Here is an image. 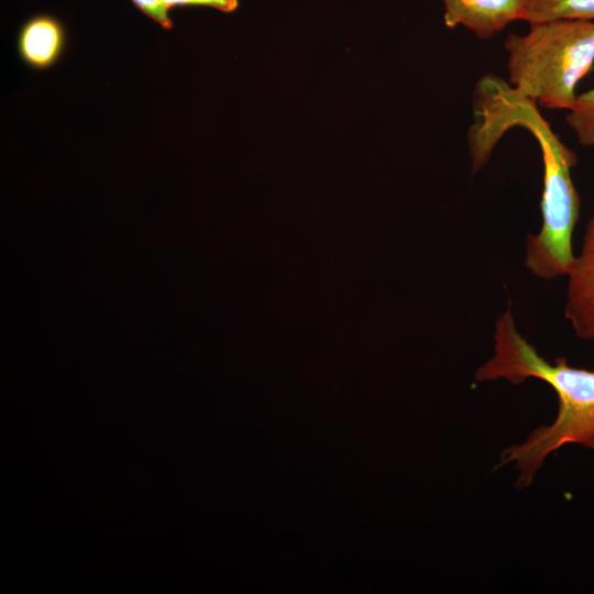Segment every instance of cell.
Returning a JSON list of instances; mask_svg holds the SVG:
<instances>
[{"mask_svg": "<svg viewBox=\"0 0 594 594\" xmlns=\"http://www.w3.org/2000/svg\"><path fill=\"white\" fill-rule=\"evenodd\" d=\"M472 105L474 122L466 141L474 166L487 164L509 129L522 128L538 142L543 165L541 226L537 233L526 237L524 262L540 279L565 276L575 258L572 239L581 211L571 175L578 164L575 152L561 141L534 100L495 74L477 80Z\"/></svg>", "mask_w": 594, "mask_h": 594, "instance_id": "1", "label": "cell"}, {"mask_svg": "<svg viewBox=\"0 0 594 594\" xmlns=\"http://www.w3.org/2000/svg\"><path fill=\"white\" fill-rule=\"evenodd\" d=\"M494 355L475 372L476 382L506 380L515 385L536 378L559 399L551 425L536 429L522 443L506 449L501 465L515 463L518 484L528 486L547 455L568 443L594 449V371L573 367L565 358L550 363L517 329L509 302L494 328Z\"/></svg>", "mask_w": 594, "mask_h": 594, "instance_id": "2", "label": "cell"}, {"mask_svg": "<svg viewBox=\"0 0 594 594\" xmlns=\"http://www.w3.org/2000/svg\"><path fill=\"white\" fill-rule=\"evenodd\" d=\"M504 47L508 82L538 107L568 111L594 67V20L532 23L527 34L508 35Z\"/></svg>", "mask_w": 594, "mask_h": 594, "instance_id": "3", "label": "cell"}, {"mask_svg": "<svg viewBox=\"0 0 594 594\" xmlns=\"http://www.w3.org/2000/svg\"><path fill=\"white\" fill-rule=\"evenodd\" d=\"M564 318L575 334L594 340V210L587 221L581 251L569 270Z\"/></svg>", "mask_w": 594, "mask_h": 594, "instance_id": "4", "label": "cell"}, {"mask_svg": "<svg viewBox=\"0 0 594 594\" xmlns=\"http://www.w3.org/2000/svg\"><path fill=\"white\" fill-rule=\"evenodd\" d=\"M447 28L463 26L488 40L509 23L524 20L527 0H442Z\"/></svg>", "mask_w": 594, "mask_h": 594, "instance_id": "5", "label": "cell"}, {"mask_svg": "<svg viewBox=\"0 0 594 594\" xmlns=\"http://www.w3.org/2000/svg\"><path fill=\"white\" fill-rule=\"evenodd\" d=\"M65 46V31L55 18L41 14L22 26L18 37L21 58L31 67L45 69L54 65Z\"/></svg>", "mask_w": 594, "mask_h": 594, "instance_id": "6", "label": "cell"}, {"mask_svg": "<svg viewBox=\"0 0 594 594\" xmlns=\"http://www.w3.org/2000/svg\"><path fill=\"white\" fill-rule=\"evenodd\" d=\"M558 19L594 20V0H527L522 21L532 24Z\"/></svg>", "mask_w": 594, "mask_h": 594, "instance_id": "7", "label": "cell"}, {"mask_svg": "<svg viewBox=\"0 0 594 594\" xmlns=\"http://www.w3.org/2000/svg\"><path fill=\"white\" fill-rule=\"evenodd\" d=\"M565 122L584 147H594V87L578 94Z\"/></svg>", "mask_w": 594, "mask_h": 594, "instance_id": "8", "label": "cell"}, {"mask_svg": "<svg viewBox=\"0 0 594 594\" xmlns=\"http://www.w3.org/2000/svg\"><path fill=\"white\" fill-rule=\"evenodd\" d=\"M140 11L162 28L169 30L173 28V21L168 15L169 8L162 0H131Z\"/></svg>", "mask_w": 594, "mask_h": 594, "instance_id": "9", "label": "cell"}, {"mask_svg": "<svg viewBox=\"0 0 594 594\" xmlns=\"http://www.w3.org/2000/svg\"><path fill=\"white\" fill-rule=\"evenodd\" d=\"M168 8L175 6H199L210 7L226 13L233 12L238 9V0H162Z\"/></svg>", "mask_w": 594, "mask_h": 594, "instance_id": "10", "label": "cell"}]
</instances>
